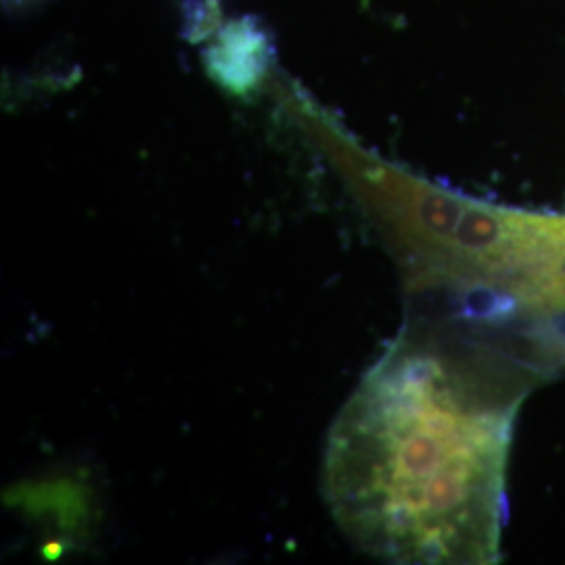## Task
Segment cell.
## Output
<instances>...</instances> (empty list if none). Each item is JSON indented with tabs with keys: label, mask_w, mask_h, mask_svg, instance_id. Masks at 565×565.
Wrapping results in <instances>:
<instances>
[{
	"label": "cell",
	"mask_w": 565,
	"mask_h": 565,
	"mask_svg": "<svg viewBox=\"0 0 565 565\" xmlns=\"http://www.w3.org/2000/svg\"><path fill=\"white\" fill-rule=\"evenodd\" d=\"M11 505L28 507L36 520L49 522V530H60V543H74V539L90 527V492L74 478L23 486L20 499L11 494Z\"/></svg>",
	"instance_id": "4"
},
{
	"label": "cell",
	"mask_w": 565,
	"mask_h": 565,
	"mask_svg": "<svg viewBox=\"0 0 565 565\" xmlns=\"http://www.w3.org/2000/svg\"><path fill=\"white\" fill-rule=\"evenodd\" d=\"M205 4H207V11L218 20V0H205Z\"/></svg>",
	"instance_id": "5"
},
{
	"label": "cell",
	"mask_w": 565,
	"mask_h": 565,
	"mask_svg": "<svg viewBox=\"0 0 565 565\" xmlns=\"http://www.w3.org/2000/svg\"><path fill=\"white\" fill-rule=\"evenodd\" d=\"M205 67L212 81L231 95L245 97L275 81L273 49L254 21H231L205 51Z\"/></svg>",
	"instance_id": "3"
},
{
	"label": "cell",
	"mask_w": 565,
	"mask_h": 565,
	"mask_svg": "<svg viewBox=\"0 0 565 565\" xmlns=\"http://www.w3.org/2000/svg\"><path fill=\"white\" fill-rule=\"evenodd\" d=\"M282 114L331 166L431 315L543 352L565 317V214L478 202L387 162L302 86L277 78Z\"/></svg>",
	"instance_id": "2"
},
{
	"label": "cell",
	"mask_w": 565,
	"mask_h": 565,
	"mask_svg": "<svg viewBox=\"0 0 565 565\" xmlns=\"http://www.w3.org/2000/svg\"><path fill=\"white\" fill-rule=\"evenodd\" d=\"M546 373L524 340L404 324L327 434L324 501L348 541L390 564H497L513 427Z\"/></svg>",
	"instance_id": "1"
}]
</instances>
